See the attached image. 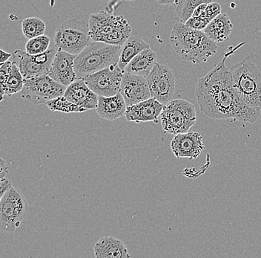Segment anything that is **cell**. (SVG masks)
<instances>
[{"instance_id":"1","label":"cell","mask_w":261,"mask_h":258,"mask_svg":"<svg viewBox=\"0 0 261 258\" xmlns=\"http://www.w3.org/2000/svg\"><path fill=\"white\" fill-rule=\"evenodd\" d=\"M225 55L213 69L198 80L195 92L201 112L212 119H232L253 124L257 122L261 110L245 104L233 86L230 68L226 66Z\"/></svg>"},{"instance_id":"2","label":"cell","mask_w":261,"mask_h":258,"mask_svg":"<svg viewBox=\"0 0 261 258\" xmlns=\"http://www.w3.org/2000/svg\"><path fill=\"white\" fill-rule=\"evenodd\" d=\"M170 43L181 58L194 64L208 61L218 49L217 42L208 38L203 31L189 29L182 22L173 26Z\"/></svg>"},{"instance_id":"3","label":"cell","mask_w":261,"mask_h":258,"mask_svg":"<svg viewBox=\"0 0 261 258\" xmlns=\"http://www.w3.org/2000/svg\"><path fill=\"white\" fill-rule=\"evenodd\" d=\"M229 68L233 86L241 100L261 110V56L249 54Z\"/></svg>"},{"instance_id":"4","label":"cell","mask_w":261,"mask_h":258,"mask_svg":"<svg viewBox=\"0 0 261 258\" xmlns=\"http://www.w3.org/2000/svg\"><path fill=\"white\" fill-rule=\"evenodd\" d=\"M122 45L92 41L80 52L74 60L77 78L94 74L112 65L117 64Z\"/></svg>"},{"instance_id":"5","label":"cell","mask_w":261,"mask_h":258,"mask_svg":"<svg viewBox=\"0 0 261 258\" xmlns=\"http://www.w3.org/2000/svg\"><path fill=\"white\" fill-rule=\"evenodd\" d=\"M89 35L92 41L122 45L132 34L130 22L123 16L102 11L90 16Z\"/></svg>"},{"instance_id":"6","label":"cell","mask_w":261,"mask_h":258,"mask_svg":"<svg viewBox=\"0 0 261 258\" xmlns=\"http://www.w3.org/2000/svg\"><path fill=\"white\" fill-rule=\"evenodd\" d=\"M91 42L89 22L76 18H71L60 24L55 35L57 50L74 55H77Z\"/></svg>"},{"instance_id":"7","label":"cell","mask_w":261,"mask_h":258,"mask_svg":"<svg viewBox=\"0 0 261 258\" xmlns=\"http://www.w3.org/2000/svg\"><path fill=\"white\" fill-rule=\"evenodd\" d=\"M161 125L166 133L177 135L189 132L197 121L195 105L184 99H174L164 105Z\"/></svg>"},{"instance_id":"8","label":"cell","mask_w":261,"mask_h":258,"mask_svg":"<svg viewBox=\"0 0 261 258\" xmlns=\"http://www.w3.org/2000/svg\"><path fill=\"white\" fill-rule=\"evenodd\" d=\"M25 197L12 186L3 196L0 202V230L14 232L29 213Z\"/></svg>"},{"instance_id":"9","label":"cell","mask_w":261,"mask_h":258,"mask_svg":"<svg viewBox=\"0 0 261 258\" xmlns=\"http://www.w3.org/2000/svg\"><path fill=\"white\" fill-rule=\"evenodd\" d=\"M66 86L54 81L48 75L24 79L21 91L22 99L33 104H45L48 101L63 96Z\"/></svg>"},{"instance_id":"10","label":"cell","mask_w":261,"mask_h":258,"mask_svg":"<svg viewBox=\"0 0 261 258\" xmlns=\"http://www.w3.org/2000/svg\"><path fill=\"white\" fill-rule=\"evenodd\" d=\"M57 51L48 50L39 55H30L21 50L13 52V61L19 67L24 79L48 74L50 65L56 55Z\"/></svg>"},{"instance_id":"11","label":"cell","mask_w":261,"mask_h":258,"mask_svg":"<svg viewBox=\"0 0 261 258\" xmlns=\"http://www.w3.org/2000/svg\"><path fill=\"white\" fill-rule=\"evenodd\" d=\"M146 79L151 98L163 105L170 102L175 92L176 80L169 66L156 63Z\"/></svg>"},{"instance_id":"12","label":"cell","mask_w":261,"mask_h":258,"mask_svg":"<svg viewBox=\"0 0 261 258\" xmlns=\"http://www.w3.org/2000/svg\"><path fill=\"white\" fill-rule=\"evenodd\" d=\"M123 73V70L115 64L84 77L83 79L98 96L111 97L120 93Z\"/></svg>"},{"instance_id":"13","label":"cell","mask_w":261,"mask_h":258,"mask_svg":"<svg viewBox=\"0 0 261 258\" xmlns=\"http://www.w3.org/2000/svg\"><path fill=\"white\" fill-rule=\"evenodd\" d=\"M120 93L127 107L151 98L146 77L130 74L125 72L122 76Z\"/></svg>"},{"instance_id":"14","label":"cell","mask_w":261,"mask_h":258,"mask_svg":"<svg viewBox=\"0 0 261 258\" xmlns=\"http://www.w3.org/2000/svg\"><path fill=\"white\" fill-rule=\"evenodd\" d=\"M170 146L176 157L189 159L197 158L205 149L203 136L197 132L177 134L171 142Z\"/></svg>"},{"instance_id":"15","label":"cell","mask_w":261,"mask_h":258,"mask_svg":"<svg viewBox=\"0 0 261 258\" xmlns=\"http://www.w3.org/2000/svg\"><path fill=\"white\" fill-rule=\"evenodd\" d=\"M75 58L76 55L57 50L50 65L48 76L66 87L69 86L77 78L74 70Z\"/></svg>"},{"instance_id":"16","label":"cell","mask_w":261,"mask_h":258,"mask_svg":"<svg viewBox=\"0 0 261 258\" xmlns=\"http://www.w3.org/2000/svg\"><path fill=\"white\" fill-rule=\"evenodd\" d=\"M164 105L154 98H150L135 105L127 107L125 117L128 122H154L158 123Z\"/></svg>"},{"instance_id":"17","label":"cell","mask_w":261,"mask_h":258,"mask_svg":"<svg viewBox=\"0 0 261 258\" xmlns=\"http://www.w3.org/2000/svg\"><path fill=\"white\" fill-rule=\"evenodd\" d=\"M63 96L67 100L87 110L97 108L99 96L90 89L83 78H76L67 86Z\"/></svg>"},{"instance_id":"18","label":"cell","mask_w":261,"mask_h":258,"mask_svg":"<svg viewBox=\"0 0 261 258\" xmlns=\"http://www.w3.org/2000/svg\"><path fill=\"white\" fill-rule=\"evenodd\" d=\"M127 105L120 93L111 97L99 96L97 113L99 117L108 121H114L125 116Z\"/></svg>"},{"instance_id":"19","label":"cell","mask_w":261,"mask_h":258,"mask_svg":"<svg viewBox=\"0 0 261 258\" xmlns=\"http://www.w3.org/2000/svg\"><path fill=\"white\" fill-rule=\"evenodd\" d=\"M94 255L97 258L130 257L125 243L112 236L104 237L95 243Z\"/></svg>"},{"instance_id":"20","label":"cell","mask_w":261,"mask_h":258,"mask_svg":"<svg viewBox=\"0 0 261 258\" xmlns=\"http://www.w3.org/2000/svg\"><path fill=\"white\" fill-rule=\"evenodd\" d=\"M158 63V56L151 48L142 51L125 66L124 72L130 74L146 77Z\"/></svg>"},{"instance_id":"21","label":"cell","mask_w":261,"mask_h":258,"mask_svg":"<svg viewBox=\"0 0 261 258\" xmlns=\"http://www.w3.org/2000/svg\"><path fill=\"white\" fill-rule=\"evenodd\" d=\"M232 29L233 25L229 17L227 14H220L212 19L203 32L212 41L218 43L228 40Z\"/></svg>"},{"instance_id":"22","label":"cell","mask_w":261,"mask_h":258,"mask_svg":"<svg viewBox=\"0 0 261 258\" xmlns=\"http://www.w3.org/2000/svg\"><path fill=\"white\" fill-rule=\"evenodd\" d=\"M148 48H150L149 45L143 40L142 37L137 35L130 36L129 38L122 45L117 65L124 71L125 66L128 64L132 59L140 53L142 51Z\"/></svg>"},{"instance_id":"23","label":"cell","mask_w":261,"mask_h":258,"mask_svg":"<svg viewBox=\"0 0 261 258\" xmlns=\"http://www.w3.org/2000/svg\"><path fill=\"white\" fill-rule=\"evenodd\" d=\"M8 73L9 75H8L4 95L11 96L22 90L24 79L19 71V67L13 60H10Z\"/></svg>"},{"instance_id":"24","label":"cell","mask_w":261,"mask_h":258,"mask_svg":"<svg viewBox=\"0 0 261 258\" xmlns=\"http://www.w3.org/2000/svg\"><path fill=\"white\" fill-rule=\"evenodd\" d=\"M45 30H46V25L40 18L29 17L22 20V33L24 37L28 40L43 35Z\"/></svg>"},{"instance_id":"25","label":"cell","mask_w":261,"mask_h":258,"mask_svg":"<svg viewBox=\"0 0 261 258\" xmlns=\"http://www.w3.org/2000/svg\"><path fill=\"white\" fill-rule=\"evenodd\" d=\"M212 0H177L176 12L181 22L185 24L192 17L195 10L203 3H212Z\"/></svg>"},{"instance_id":"26","label":"cell","mask_w":261,"mask_h":258,"mask_svg":"<svg viewBox=\"0 0 261 258\" xmlns=\"http://www.w3.org/2000/svg\"><path fill=\"white\" fill-rule=\"evenodd\" d=\"M47 107L51 111H59V112H83L87 109L79 107L72 102L67 100L64 96H59L56 99L48 101L46 103Z\"/></svg>"},{"instance_id":"27","label":"cell","mask_w":261,"mask_h":258,"mask_svg":"<svg viewBox=\"0 0 261 258\" xmlns=\"http://www.w3.org/2000/svg\"><path fill=\"white\" fill-rule=\"evenodd\" d=\"M50 43V37L48 36H38L34 38L29 39L25 44V52L30 55H39L48 50Z\"/></svg>"},{"instance_id":"28","label":"cell","mask_w":261,"mask_h":258,"mask_svg":"<svg viewBox=\"0 0 261 258\" xmlns=\"http://www.w3.org/2000/svg\"><path fill=\"white\" fill-rule=\"evenodd\" d=\"M220 14H221V6H220L219 3L212 2V3L207 4L205 11L200 16V17L204 18V19L211 22L212 19L218 17Z\"/></svg>"},{"instance_id":"29","label":"cell","mask_w":261,"mask_h":258,"mask_svg":"<svg viewBox=\"0 0 261 258\" xmlns=\"http://www.w3.org/2000/svg\"><path fill=\"white\" fill-rule=\"evenodd\" d=\"M210 21L200 17H191L185 22V25L189 29L195 30L203 31L204 29L210 24Z\"/></svg>"},{"instance_id":"30","label":"cell","mask_w":261,"mask_h":258,"mask_svg":"<svg viewBox=\"0 0 261 258\" xmlns=\"http://www.w3.org/2000/svg\"><path fill=\"white\" fill-rule=\"evenodd\" d=\"M10 60L3 63V66L0 67V92L4 95L5 89H6V83H7L8 75V66H9Z\"/></svg>"},{"instance_id":"31","label":"cell","mask_w":261,"mask_h":258,"mask_svg":"<svg viewBox=\"0 0 261 258\" xmlns=\"http://www.w3.org/2000/svg\"><path fill=\"white\" fill-rule=\"evenodd\" d=\"M12 186L11 181L9 179H6V177L0 179V202H1L3 196L5 195V194H6L8 189L12 187Z\"/></svg>"},{"instance_id":"32","label":"cell","mask_w":261,"mask_h":258,"mask_svg":"<svg viewBox=\"0 0 261 258\" xmlns=\"http://www.w3.org/2000/svg\"><path fill=\"white\" fill-rule=\"evenodd\" d=\"M8 173V167L6 161L3 158H0V179L6 177Z\"/></svg>"},{"instance_id":"33","label":"cell","mask_w":261,"mask_h":258,"mask_svg":"<svg viewBox=\"0 0 261 258\" xmlns=\"http://www.w3.org/2000/svg\"><path fill=\"white\" fill-rule=\"evenodd\" d=\"M11 56H12V54L8 53L6 51L0 49V63L3 64V63H6V61L9 60V58Z\"/></svg>"},{"instance_id":"34","label":"cell","mask_w":261,"mask_h":258,"mask_svg":"<svg viewBox=\"0 0 261 258\" xmlns=\"http://www.w3.org/2000/svg\"><path fill=\"white\" fill-rule=\"evenodd\" d=\"M177 0H158V4L161 6H169L177 3Z\"/></svg>"},{"instance_id":"35","label":"cell","mask_w":261,"mask_h":258,"mask_svg":"<svg viewBox=\"0 0 261 258\" xmlns=\"http://www.w3.org/2000/svg\"><path fill=\"white\" fill-rule=\"evenodd\" d=\"M4 96L3 93L0 92V102H2L3 100H4Z\"/></svg>"},{"instance_id":"36","label":"cell","mask_w":261,"mask_h":258,"mask_svg":"<svg viewBox=\"0 0 261 258\" xmlns=\"http://www.w3.org/2000/svg\"><path fill=\"white\" fill-rule=\"evenodd\" d=\"M126 1H134V0H126Z\"/></svg>"},{"instance_id":"37","label":"cell","mask_w":261,"mask_h":258,"mask_svg":"<svg viewBox=\"0 0 261 258\" xmlns=\"http://www.w3.org/2000/svg\"><path fill=\"white\" fill-rule=\"evenodd\" d=\"M3 64H2V63H0V67H1L2 66H3Z\"/></svg>"}]
</instances>
